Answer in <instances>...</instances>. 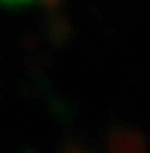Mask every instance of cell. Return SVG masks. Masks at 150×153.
<instances>
[{"mask_svg": "<svg viewBox=\"0 0 150 153\" xmlns=\"http://www.w3.org/2000/svg\"><path fill=\"white\" fill-rule=\"evenodd\" d=\"M109 153H147V144L138 133H115L109 138Z\"/></svg>", "mask_w": 150, "mask_h": 153, "instance_id": "1", "label": "cell"}, {"mask_svg": "<svg viewBox=\"0 0 150 153\" xmlns=\"http://www.w3.org/2000/svg\"><path fill=\"white\" fill-rule=\"evenodd\" d=\"M0 3H6V6H21V3H30V0H0Z\"/></svg>", "mask_w": 150, "mask_h": 153, "instance_id": "2", "label": "cell"}, {"mask_svg": "<svg viewBox=\"0 0 150 153\" xmlns=\"http://www.w3.org/2000/svg\"><path fill=\"white\" fill-rule=\"evenodd\" d=\"M68 153H85V150H76V147H71V150H68Z\"/></svg>", "mask_w": 150, "mask_h": 153, "instance_id": "3", "label": "cell"}]
</instances>
